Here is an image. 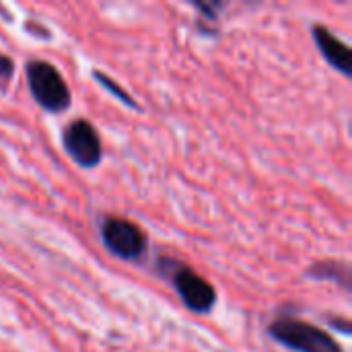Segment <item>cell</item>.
Returning <instances> with one entry per match:
<instances>
[{
    "mask_svg": "<svg viewBox=\"0 0 352 352\" xmlns=\"http://www.w3.org/2000/svg\"><path fill=\"white\" fill-rule=\"evenodd\" d=\"M311 37L332 68H336L344 76H352V52L340 37H336L326 25L320 23L311 27Z\"/></svg>",
    "mask_w": 352,
    "mask_h": 352,
    "instance_id": "obj_6",
    "label": "cell"
},
{
    "mask_svg": "<svg viewBox=\"0 0 352 352\" xmlns=\"http://www.w3.org/2000/svg\"><path fill=\"white\" fill-rule=\"evenodd\" d=\"M93 76H95V80H97L105 91H109L118 101H122V103L128 105L130 109H140V105L132 99V95H130L126 89H122L109 74H105V72H101V70H93Z\"/></svg>",
    "mask_w": 352,
    "mask_h": 352,
    "instance_id": "obj_8",
    "label": "cell"
},
{
    "mask_svg": "<svg viewBox=\"0 0 352 352\" xmlns=\"http://www.w3.org/2000/svg\"><path fill=\"white\" fill-rule=\"evenodd\" d=\"M12 74H14V62H12V58L0 54V89L2 91H6Z\"/></svg>",
    "mask_w": 352,
    "mask_h": 352,
    "instance_id": "obj_10",
    "label": "cell"
},
{
    "mask_svg": "<svg viewBox=\"0 0 352 352\" xmlns=\"http://www.w3.org/2000/svg\"><path fill=\"white\" fill-rule=\"evenodd\" d=\"M99 235L103 248L126 262H138L148 250L146 233L136 223L122 217H103L99 223Z\"/></svg>",
    "mask_w": 352,
    "mask_h": 352,
    "instance_id": "obj_4",
    "label": "cell"
},
{
    "mask_svg": "<svg viewBox=\"0 0 352 352\" xmlns=\"http://www.w3.org/2000/svg\"><path fill=\"white\" fill-rule=\"evenodd\" d=\"M66 155L82 169H93L103 161V144L97 128L89 120H72L62 134Z\"/></svg>",
    "mask_w": 352,
    "mask_h": 352,
    "instance_id": "obj_5",
    "label": "cell"
},
{
    "mask_svg": "<svg viewBox=\"0 0 352 352\" xmlns=\"http://www.w3.org/2000/svg\"><path fill=\"white\" fill-rule=\"evenodd\" d=\"M328 324H330V328H334L336 332H340V334H344V336H351L352 326L349 320H342V318H336V320H334V318H330Z\"/></svg>",
    "mask_w": 352,
    "mask_h": 352,
    "instance_id": "obj_11",
    "label": "cell"
},
{
    "mask_svg": "<svg viewBox=\"0 0 352 352\" xmlns=\"http://www.w3.org/2000/svg\"><path fill=\"white\" fill-rule=\"evenodd\" d=\"M27 85L35 99V103L47 113H64L72 95L62 76V72L47 60H29L27 62Z\"/></svg>",
    "mask_w": 352,
    "mask_h": 352,
    "instance_id": "obj_3",
    "label": "cell"
},
{
    "mask_svg": "<svg viewBox=\"0 0 352 352\" xmlns=\"http://www.w3.org/2000/svg\"><path fill=\"white\" fill-rule=\"evenodd\" d=\"M305 276L314 278V280H330V283H336L342 289L351 291V266L344 262H334V260L316 262L314 266L307 268Z\"/></svg>",
    "mask_w": 352,
    "mask_h": 352,
    "instance_id": "obj_7",
    "label": "cell"
},
{
    "mask_svg": "<svg viewBox=\"0 0 352 352\" xmlns=\"http://www.w3.org/2000/svg\"><path fill=\"white\" fill-rule=\"evenodd\" d=\"M268 336L293 352H344L332 334L297 318H278L268 326Z\"/></svg>",
    "mask_w": 352,
    "mask_h": 352,
    "instance_id": "obj_2",
    "label": "cell"
},
{
    "mask_svg": "<svg viewBox=\"0 0 352 352\" xmlns=\"http://www.w3.org/2000/svg\"><path fill=\"white\" fill-rule=\"evenodd\" d=\"M192 6L200 12L202 19H208V21H217L225 2H192Z\"/></svg>",
    "mask_w": 352,
    "mask_h": 352,
    "instance_id": "obj_9",
    "label": "cell"
},
{
    "mask_svg": "<svg viewBox=\"0 0 352 352\" xmlns=\"http://www.w3.org/2000/svg\"><path fill=\"white\" fill-rule=\"evenodd\" d=\"M157 272L173 285L182 303L196 316H206L217 307V289L192 266L175 258H159Z\"/></svg>",
    "mask_w": 352,
    "mask_h": 352,
    "instance_id": "obj_1",
    "label": "cell"
}]
</instances>
